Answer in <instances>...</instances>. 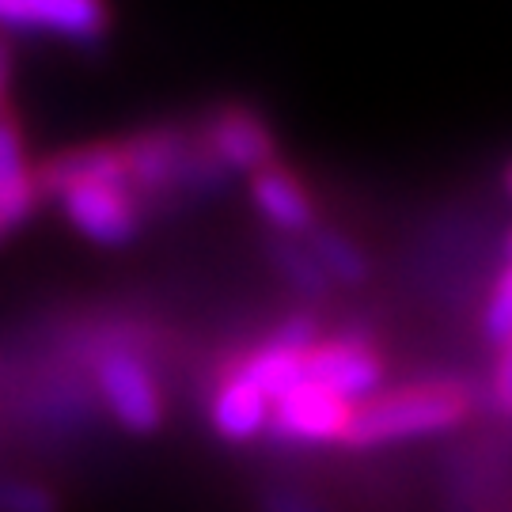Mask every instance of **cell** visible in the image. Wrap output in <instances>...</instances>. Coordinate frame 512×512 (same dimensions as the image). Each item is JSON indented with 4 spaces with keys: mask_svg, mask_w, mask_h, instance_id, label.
<instances>
[{
    "mask_svg": "<svg viewBox=\"0 0 512 512\" xmlns=\"http://www.w3.org/2000/svg\"><path fill=\"white\" fill-rule=\"evenodd\" d=\"M467 410H471V395L459 384L403 387V391L372 395L361 406H353V418L342 440L353 448H372V444H391V440L444 433V429H456L467 418Z\"/></svg>",
    "mask_w": 512,
    "mask_h": 512,
    "instance_id": "cell-1",
    "label": "cell"
},
{
    "mask_svg": "<svg viewBox=\"0 0 512 512\" xmlns=\"http://www.w3.org/2000/svg\"><path fill=\"white\" fill-rule=\"evenodd\" d=\"M110 12L95 0H0V31L57 35L69 42H95L107 35Z\"/></svg>",
    "mask_w": 512,
    "mask_h": 512,
    "instance_id": "cell-2",
    "label": "cell"
},
{
    "mask_svg": "<svg viewBox=\"0 0 512 512\" xmlns=\"http://www.w3.org/2000/svg\"><path fill=\"white\" fill-rule=\"evenodd\" d=\"M380 376H384L380 357L349 334L338 342H327V346H311V353L304 357V380L349 406L372 399V391L380 387Z\"/></svg>",
    "mask_w": 512,
    "mask_h": 512,
    "instance_id": "cell-3",
    "label": "cell"
},
{
    "mask_svg": "<svg viewBox=\"0 0 512 512\" xmlns=\"http://www.w3.org/2000/svg\"><path fill=\"white\" fill-rule=\"evenodd\" d=\"M65 220L103 247H122L137 236L141 217L126 186H76L57 194Z\"/></svg>",
    "mask_w": 512,
    "mask_h": 512,
    "instance_id": "cell-4",
    "label": "cell"
},
{
    "mask_svg": "<svg viewBox=\"0 0 512 512\" xmlns=\"http://www.w3.org/2000/svg\"><path fill=\"white\" fill-rule=\"evenodd\" d=\"M99 387L103 399L114 410V418L126 425L129 433H156L164 421V399L160 387L148 376V368L129 357V353H110L99 365Z\"/></svg>",
    "mask_w": 512,
    "mask_h": 512,
    "instance_id": "cell-5",
    "label": "cell"
},
{
    "mask_svg": "<svg viewBox=\"0 0 512 512\" xmlns=\"http://www.w3.org/2000/svg\"><path fill=\"white\" fill-rule=\"evenodd\" d=\"M349 418H353V406L308 380H300L270 406V429L289 440H342Z\"/></svg>",
    "mask_w": 512,
    "mask_h": 512,
    "instance_id": "cell-6",
    "label": "cell"
},
{
    "mask_svg": "<svg viewBox=\"0 0 512 512\" xmlns=\"http://www.w3.org/2000/svg\"><path fill=\"white\" fill-rule=\"evenodd\" d=\"M38 198L42 194H65L76 186H126L129 190V167L122 145H84L69 148L35 171Z\"/></svg>",
    "mask_w": 512,
    "mask_h": 512,
    "instance_id": "cell-7",
    "label": "cell"
},
{
    "mask_svg": "<svg viewBox=\"0 0 512 512\" xmlns=\"http://www.w3.org/2000/svg\"><path fill=\"white\" fill-rule=\"evenodd\" d=\"M209 152L220 167L236 171H262L274 167V137L255 110L228 107L220 110L209 126Z\"/></svg>",
    "mask_w": 512,
    "mask_h": 512,
    "instance_id": "cell-8",
    "label": "cell"
},
{
    "mask_svg": "<svg viewBox=\"0 0 512 512\" xmlns=\"http://www.w3.org/2000/svg\"><path fill=\"white\" fill-rule=\"evenodd\" d=\"M38 209L35 171L27 164V148L12 118H0V224L4 232L31 220Z\"/></svg>",
    "mask_w": 512,
    "mask_h": 512,
    "instance_id": "cell-9",
    "label": "cell"
},
{
    "mask_svg": "<svg viewBox=\"0 0 512 512\" xmlns=\"http://www.w3.org/2000/svg\"><path fill=\"white\" fill-rule=\"evenodd\" d=\"M251 198L266 213V220L277 224L285 236L315 228V205H311L308 190L285 167H262V171H255L251 175Z\"/></svg>",
    "mask_w": 512,
    "mask_h": 512,
    "instance_id": "cell-10",
    "label": "cell"
},
{
    "mask_svg": "<svg viewBox=\"0 0 512 512\" xmlns=\"http://www.w3.org/2000/svg\"><path fill=\"white\" fill-rule=\"evenodd\" d=\"M190 148L183 133L175 129H152V133H141L122 145L126 152V167H129V183L141 186H167L171 183V171L183 160V152Z\"/></svg>",
    "mask_w": 512,
    "mask_h": 512,
    "instance_id": "cell-11",
    "label": "cell"
},
{
    "mask_svg": "<svg viewBox=\"0 0 512 512\" xmlns=\"http://www.w3.org/2000/svg\"><path fill=\"white\" fill-rule=\"evenodd\" d=\"M270 421V403L258 395L255 387H247L239 376L217 391L213 399V429L224 440H251L266 429Z\"/></svg>",
    "mask_w": 512,
    "mask_h": 512,
    "instance_id": "cell-12",
    "label": "cell"
},
{
    "mask_svg": "<svg viewBox=\"0 0 512 512\" xmlns=\"http://www.w3.org/2000/svg\"><path fill=\"white\" fill-rule=\"evenodd\" d=\"M304 357H308V353H293V349H281V346H274V342H266L258 353H251V357L239 365L236 376L247 387H255L258 395L274 406L285 391H293V387L304 380Z\"/></svg>",
    "mask_w": 512,
    "mask_h": 512,
    "instance_id": "cell-13",
    "label": "cell"
},
{
    "mask_svg": "<svg viewBox=\"0 0 512 512\" xmlns=\"http://www.w3.org/2000/svg\"><path fill=\"white\" fill-rule=\"evenodd\" d=\"M304 247H308L311 258L319 262V270L327 277H338V281H346V285H361L368 277V255L353 239L342 236V232H334V228L315 224L308 232V243H304Z\"/></svg>",
    "mask_w": 512,
    "mask_h": 512,
    "instance_id": "cell-14",
    "label": "cell"
},
{
    "mask_svg": "<svg viewBox=\"0 0 512 512\" xmlns=\"http://www.w3.org/2000/svg\"><path fill=\"white\" fill-rule=\"evenodd\" d=\"M266 255H270V262L277 266V274L285 277L300 296H308V300L327 296L330 277L319 270V262L311 258V251L304 243H296L293 236H274L270 247H266Z\"/></svg>",
    "mask_w": 512,
    "mask_h": 512,
    "instance_id": "cell-15",
    "label": "cell"
},
{
    "mask_svg": "<svg viewBox=\"0 0 512 512\" xmlns=\"http://www.w3.org/2000/svg\"><path fill=\"white\" fill-rule=\"evenodd\" d=\"M0 512H57V497L27 478H0Z\"/></svg>",
    "mask_w": 512,
    "mask_h": 512,
    "instance_id": "cell-16",
    "label": "cell"
},
{
    "mask_svg": "<svg viewBox=\"0 0 512 512\" xmlns=\"http://www.w3.org/2000/svg\"><path fill=\"white\" fill-rule=\"evenodd\" d=\"M482 327H486V338H494L497 346H501L505 338H512V266L497 277L494 296H490V304H486Z\"/></svg>",
    "mask_w": 512,
    "mask_h": 512,
    "instance_id": "cell-17",
    "label": "cell"
},
{
    "mask_svg": "<svg viewBox=\"0 0 512 512\" xmlns=\"http://www.w3.org/2000/svg\"><path fill=\"white\" fill-rule=\"evenodd\" d=\"M315 323H311L308 315H293V319H285L281 327L270 334V342L281 349H293V353H311V346H315Z\"/></svg>",
    "mask_w": 512,
    "mask_h": 512,
    "instance_id": "cell-18",
    "label": "cell"
},
{
    "mask_svg": "<svg viewBox=\"0 0 512 512\" xmlns=\"http://www.w3.org/2000/svg\"><path fill=\"white\" fill-rule=\"evenodd\" d=\"M494 403H497V410L512 414V338H505V342H501V353H497Z\"/></svg>",
    "mask_w": 512,
    "mask_h": 512,
    "instance_id": "cell-19",
    "label": "cell"
},
{
    "mask_svg": "<svg viewBox=\"0 0 512 512\" xmlns=\"http://www.w3.org/2000/svg\"><path fill=\"white\" fill-rule=\"evenodd\" d=\"M262 512H327L319 509L311 497L296 494V490H270L262 497Z\"/></svg>",
    "mask_w": 512,
    "mask_h": 512,
    "instance_id": "cell-20",
    "label": "cell"
},
{
    "mask_svg": "<svg viewBox=\"0 0 512 512\" xmlns=\"http://www.w3.org/2000/svg\"><path fill=\"white\" fill-rule=\"evenodd\" d=\"M4 92H8V46L0 38V103H4Z\"/></svg>",
    "mask_w": 512,
    "mask_h": 512,
    "instance_id": "cell-21",
    "label": "cell"
},
{
    "mask_svg": "<svg viewBox=\"0 0 512 512\" xmlns=\"http://www.w3.org/2000/svg\"><path fill=\"white\" fill-rule=\"evenodd\" d=\"M505 186H509V194H512V167L505 171Z\"/></svg>",
    "mask_w": 512,
    "mask_h": 512,
    "instance_id": "cell-22",
    "label": "cell"
},
{
    "mask_svg": "<svg viewBox=\"0 0 512 512\" xmlns=\"http://www.w3.org/2000/svg\"><path fill=\"white\" fill-rule=\"evenodd\" d=\"M509 255H512V236H509Z\"/></svg>",
    "mask_w": 512,
    "mask_h": 512,
    "instance_id": "cell-23",
    "label": "cell"
},
{
    "mask_svg": "<svg viewBox=\"0 0 512 512\" xmlns=\"http://www.w3.org/2000/svg\"><path fill=\"white\" fill-rule=\"evenodd\" d=\"M0 236H4V224H0Z\"/></svg>",
    "mask_w": 512,
    "mask_h": 512,
    "instance_id": "cell-24",
    "label": "cell"
}]
</instances>
